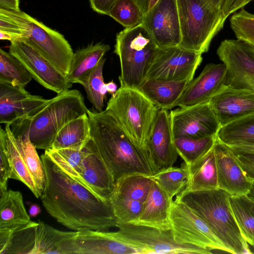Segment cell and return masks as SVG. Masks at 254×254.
Instances as JSON below:
<instances>
[{
	"label": "cell",
	"mask_w": 254,
	"mask_h": 254,
	"mask_svg": "<svg viewBox=\"0 0 254 254\" xmlns=\"http://www.w3.org/2000/svg\"><path fill=\"white\" fill-rule=\"evenodd\" d=\"M216 6L221 8L224 0H209Z\"/></svg>",
	"instance_id": "cell-51"
},
{
	"label": "cell",
	"mask_w": 254,
	"mask_h": 254,
	"mask_svg": "<svg viewBox=\"0 0 254 254\" xmlns=\"http://www.w3.org/2000/svg\"><path fill=\"white\" fill-rule=\"evenodd\" d=\"M169 218L177 242L231 254L208 225L183 202L172 200Z\"/></svg>",
	"instance_id": "cell-9"
},
{
	"label": "cell",
	"mask_w": 254,
	"mask_h": 254,
	"mask_svg": "<svg viewBox=\"0 0 254 254\" xmlns=\"http://www.w3.org/2000/svg\"><path fill=\"white\" fill-rule=\"evenodd\" d=\"M90 137L89 119L86 113L71 120L60 130L51 149L82 148Z\"/></svg>",
	"instance_id": "cell-29"
},
{
	"label": "cell",
	"mask_w": 254,
	"mask_h": 254,
	"mask_svg": "<svg viewBox=\"0 0 254 254\" xmlns=\"http://www.w3.org/2000/svg\"><path fill=\"white\" fill-rule=\"evenodd\" d=\"M173 200L170 199L159 185L153 181L148 195L144 202L143 210L132 223L162 230L171 229L169 216Z\"/></svg>",
	"instance_id": "cell-23"
},
{
	"label": "cell",
	"mask_w": 254,
	"mask_h": 254,
	"mask_svg": "<svg viewBox=\"0 0 254 254\" xmlns=\"http://www.w3.org/2000/svg\"><path fill=\"white\" fill-rule=\"evenodd\" d=\"M41 211L40 207L37 204H32L29 209V214L32 217L36 216Z\"/></svg>",
	"instance_id": "cell-50"
},
{
	"label": "cell",
	"mask_w": 254,
	"mask_h": 254,
	"mask_svg": "<svg viewBox=\"0 0 254 254\" xmlns=\"http://www.w3.org/2000/svg\"><path fill=\"white\" fill-rule=\"evenodd\" d=\"M49 100L30 94L24 87L0 82V123L10 125L33 116Z\"/></svg>",
	"instance_id": "cell-18"
},
{
	"label": "cell",
	"mask_w": 254,
	"mask_h": 254,
	"mask_svg": "<svg viewBox=\"0 0 254 254\" xmlns=\"http://www.w3.org/2000/svg\"><path fill=\"white\" fill-rule=\"evenodd\" d=\"M226 73L223 63L206 64L200 74L189 82L177 106L189 107L209 101L227 86Z\"/></svg>",
	"instance_id": "cell-19"
},
{
	"label": "cell",
	"mask_w": 254,
	"mask_h": 254,
	"mask_svg": "<svg viewBox=\"0 0 254 254\" xmlns=\"http://www.w3.org/2000/svg\"><path fill=\"white\" fill-rule=\"evenodd\" d=\"M230 195L220 189L183 192L175 199L190 208L211 229L232 254H253L231 210Z\"/></svg>",
	"instance_id": "cell-4"
},
{
	"label": "cell",
	"mask_w": 254,
	"mask_h": 254,
	"mask_svg": "<svg viewBox=\"0 0 254 254\" xmlns=\"http://www.w3.org/2000/svg\"><path fill=\"white\" fill-rule=\"evenodd\" d=\"M117 0H89L90 7L98 13L108 15L110 9Z\"/></svg>",
	"instance_id": "cell-45"
},
{
	"label": "cell",
	"mask_w": 254,
	"mask_h": 254,
	"mask_svg": "<svg viewBox=\"0 0 254 254\" xmlns=\"http://www.w3.org/2000/svg\"><path fill=\"white\" fill-rule=\"evenodd\" d=\"M118 231L112 232L119 240L135 248L139 254H211L212 251L181 244L174 239L171 229L162 230L133 223H118Z\"/></svg>",
	"instance_id": "cell-8"
},
{
	"label": "cell",
	"mask_w": 254,
	"mask_h": 254,
	"mask_svg": "<svg viewBox=\"0 0 254 254\" xmlns=\"http://www.w3.org/2000/svg\"><path fill=\"white\" fill-rule=\"evenodd\" d=\"M249 197L254 201V184L250 192L248 194Z\"/></svg>",
	"instance_id": "cell-54"
},
{
	"label": "cell",
	"mask_w": 254,
	"mask_h": 254,
	"mask_svg": "<svg viewBox=\"0 0 254 254\" xmlns=\"http://www.w3.org/2000/svg\"><path fill=\"white\" fill-rule=\"evenodd\" d=\"M229 203L242 236L254 248V201L248 195H230Z\"/></svg>",
	"instance_id": "cell-30"
},
{
	"label": "cell",
	"mask_w": 254,
	"mask_h": 254,
	"mask_svg": "<svg viewBox=\"0 0 254 254\" xmlns=\"http://www.w3.org/2000/svg\"><path fill=\"white\" fill-rule=\"evenodd\" d=\"M106 87L107 92L112 95H113L118 90L117 85L113 80L106 83Z\"/></svg>",
	"instance_id": "cell-49"
},
{
	"label": "cell",
	"mask_w": 254,
	"mask_h": 254,
	"mask_svg": "<svg viewBox=\"0 0 254 254\" xmlns=\"http://www.w3.org/2000/svg\"><path fill=\"white\" fill-rule=\"evenodd\" d=\"M248 89L254 91V77L251 79V80L249 82Z\"/></svg>",
	"instance_id": "cell-53"
},
{
	"label": "cell",
	"mask_w": 254,
	"mask_h": 254,
	"mask_svg": "<svg viewBox=\"0 0 254 254\" xmlns=\"http://www.w3.org/2000/svg\"><path fill=\"white\" fill-rule=\"evenodd\" d=\"M82 161L79 182L102 199L109 201L115 181L93 142L89 139Z\"/></svg>",
	"instance_id": "cell-21"
},
{
	"label": "cell",
	"mask_w": 254,
	"mask_h": 254,
	"mask_svg": "<svg viewBox=\"0 0 254 254\" xmlns=\"http://www.w3.org/2000/svg\"><path fill=\"white\" fill-rule=\"evenodd\" d=\"M79 91L68 89L57 94L33 116L9 125L14 136L27 135L37 149H50L60 130L67 123L86 113Z\"/></svg>",
	"instance_id": "cell-3"
},
{
	"label": "cell",
	"mask_w": 254,
	"mask_h": 254,
	"mask_svg": "<svg viewBox=\"0 0 254 254\" xmlns=\"http://www.w3.org/2000/svg\"><path fill=\"white\" fill-rule=\"evenodd\" d=\"M170 118L174 139L215 136L221 127L209 101L172 110Z\"/></svg>",
	"instance_id": "cell-13"
},
{
	"label": "cell",
	"mask_w": 254,
	"mask_h": 254,
	"mask_svg": "<svg viewBox=\"0 0 254 254\" xmlns=\"http://www.w3.org/2000/svg\"><path fill=\"white\" fill-rule=\"evenodd\" d=\"M230 23L237 39L254 47V14L242 8L234 13Z\"/></svg>",
	"instance_id": "cell-41"
},
{
	"label": "cell",
	"mask_w": 254,
	"mask_h": 254,
	"mask_svg": "<svg viewBox=\"0 0 254 254\" xmlns=\"http://www.w3.org/2000/svg\"><path fill=\"white\" fill-rule=\"evenodd\" d=\"M228 146L235 153L254 154V145H233Z\"/></svg>",
	"instance_id": "cell-47"
},
{
	"label": "cell",
	"mask_w": 254,
	"mask_h": 254,
	"mask_svg": "<svg viewBox=\"0 0 254 254\" xmlns=\"http://www.w3.org/2000/svg\"><path fill=\"white\" fill-rule=\"evenodd\" d=\"M0 193L7 190L8 180L11 179L12 170L3 146L0 145Z\"/></svg>",
	"instance_id": "cell-42"
},
{
	"label": "cell",
	"mask_w": 254,
	"mask_h": 254,
	"mask_svg": "<svg viewBox=\"0 0 254 254\" xmlns=\"http://www.w3.org/2000/svg\"><path fill=\"white\" fill-rule=\"evenodd\" d=\"M188 177V168L184 162L180 167H171L149 176L164 190L169 198L173 199L185 189Z\"/></svg>",
	"instance_id": "cell-33"
},
{
	"label": "cell",
	"mask_w": 254,
	"mask_h": 254,
	"mask_svg": "<svg viewBox=\"0 0 254 254\" xmlns=\"http://www.w3.org/2000/svg\"><path fill=\"white\" fill-rule=\"evenodd\" d=\"M153 180L148 176L132 174L115 182L114 193L124 197L144 202L149 192Z\"/></svg>",
	"instance_id": "cell-36"
},
{
	"label": "cell",
	"mask_w": 254,
	"mask_h": 254,
	"mask_svg": "<svg viewBox=\"0 0 254 254\" xmlns=\"http://www.w3.org/2000/svg\"><path fill=\"white\" fill-rule=\"evenodd\" d=\"M9 52L22 64L34 79L46 89L58 94L72 87L66 75L43 55L27 39L11 41Z\"/></svg>",
	"instance_id": "cell-11"
},
{
	"label": "cell",
	"mask_w": 254,
	"mask_h": 254,
	"mask_svg": "<svg viewBox=\"0 0 254 254\" xmlns=\"http://www.w3.org/2000/svg\"><path fill=\"white\" fill-rule=\"evenodd\" d=\"M41 158L45 184L40 198L57 222L75 231L117 227L118 221L110 201L63 171L45 152Z\"/></svg>",
	"instance_id": "cell-1"
},
{
	"label": "cell",
	"mask_w": 254,
	"mask_h": 254,
	"mask_svg": "<svg viewBox=\"0 0 254 254\" xmlns=\"http://www.w3.org/2000/svg\"><path fill=\"white\" fill-rule=\"evenodd\" d=\"M140 7L144 15L149 10V0H134Z\"/></svg>",
	"instance_id": "cell-48"
},
{
	"label": "cell",
	"mask_w": 254,
	"mask_h": 254,
	"mask_svg": "<svg viewBox=\"0 0 254 254\" xmlns=\"http://www.w3.org/2000/svg\"><path fill=\"white\" fill-rule=\"evenodd\" d=\"M105 110L114 116L136 145L146 150L159 108L139 88L121 85Z\"/></svg>",
	"instance_id": "cell-6"
},
{
	"label": "cell",
	"mask_w": 254,
	"mask_h": 254,
	"mask_svg": "<svg viewBox=\"0 0 254 254\" xmlns=\"http://www.w3.org/2000/svg\"><path fill=\"white\" fill-rule=\"evenodd\" d=\"M105 61L104 58L100 61L82 84L88 99L98 112L103 111L104 100L107 93L103 75Z\"/></svg>",
	"instance_id": "cell-38"
},
{
	"label": "cell",
	"mask_w": 254,
	"mask_h": 254,
	"mask_svg": "<svg viewBox=\"0 0 254 254\" xmlns=\"http://www.w3.org/2000/svg\"><path fill=\"white\" fill-rule=\"evenodd\" d=\"M217 136L193 138L180 137L174 139V144L178 154L184 162L190 165L214 145Z\"/></svg>",
	"instance_id": "cell-37"
},
{
	"label": "cell",
	"mask_w": 254,
	"mask_h": 254,
	"mask_svg": "<svg viewBox=\"0 0 254 254\" xmlns=\"http://www.w3.org/2000/svg\"><path fill=\"white\" fill-rule=\"evenodd\" d=\"M170 113L159 109L151 127L146 150L156 173L173 166L178 154L174 144Z\"/></svg>",
	"instance_id": "cell-17"
},
{
	"label": "cell",
	"mask_w": 254,
	"mask_h": 254,
	"mask_svg": "<svg viewBox=\"0 0 254 254\" xmlns=\"http://www.w3.org/2000/svg\"><path fill=\"white\" fill-rule=\"evenodd\" d=\"M14 137L25 164L42 195L45 184V174L43 162L38 156L37 148L27 135Z\"/></svg>",
	"instance_id": "cell-34"
},
{
	"label": "cell",
	"mask_w": 254,
	"mask_h": 254,
	"mask_svg": "<svg viewBox=\"0 0 254 254\" xmlns=\"http://www.w3.org/2000/svg\"><path fill=\"white\" fill-rule=\"evenodd\" d=\"M214 148L218 189L231 196L248 195L254 183L239 164L235 153L217 136Z\"/></svg>",
	"instance_id": "cell-16"
},
{
	"label": "cell",
	"mask_w": 254,
	"mask_h": 254,
	"mask_svg": "<svg viewBox=\"0 0 254 254\" xmlns=\"http://www.w3.org/2000/svg\"><path fill=\"white\" fill-rule=\"evenodd\" d=\"M214 146V145L192 163L187 165L188 177L187 185L182 191L218 189Z\"/></svg>",
	"instance_id": "cell-24"
},
{
	"label": "cell",
	"mask_w": 254,
	"mask_h": 254,
	"mask_svg": "<svg viewBox=\"0 0 254 254\" xmlns=\"http://www.w3.org/2000/svg\"><path fill=\"white\" fill-rule=\"evenodd\" d=\"M158 48L179 46L181 41L176 0H159L142 23Z\"/></svg>",
	"instance_id": "cell-15"
},
{
	"label": "cell",
	"mask_w": 254,
	"mask_h": 254,
	"mask_svg": "<svg viewBox=\"0 0 254 254\" xmlns=\"http://www.w3.org/2000/svg\"><path fill=\"white\" fill-rule=\"evenodd\" d=\"M0 233H11L32 221L22 193L17 190H7L0 193Z\"/></svg>",
	"instance_id": "cell-25"
},
{
	"label": "cell",
	"mask_w": 254,
	"mask_h": 254,
	"mask_svg": "<svg viewBox=\"0 0 254 254\" xmlns=\"http://www.w3.org/2000/svg\"><path fill=\"white\" fill-rule=\"evenodd\" d=\"M189 82L146 79L138 88L159 109L168 110L177 106Z\"/></svg>",
	"instance_id": "cell-26"
},
{
	"label": "cell",
	"mask_w": 254,
	"mask_h": 254,
	"mask_svg": "<svg viewBox=\"0 0 254 254\" xmlns=\"http://www.w3.org/2000/svg\"><path fill=\"white\" fill-rule=\"evenodd\" d=\"M217 54L226 68V85L248 89L254 77V47L240 40L221 42Z\"/></svg>",
	"instance_id": "cell-14"
},
{
	"label": "cell",
	"mask_w": 254,
	"mask_h": 254,
	"mask_svg": "<svg viewBox=\"0 0 254 254\" xmlns=\"http://www.w3.org/2000/svg\"><path fill=\"white\" fill-rule=\"evenodd\" d=\"M181 41L179 46L202 54L227 18L209 0H176Z\"/></svg>",
	"instance_id": "cell-5"
},
{
	"label": "cell",
	"mask_w": 254,
	"mask_h": 254,
	"mask_svg": "<svg viewBox=\"0 0 254 254\" xmlns=\"http://www.w3.org/2000/svg\"><path fill=\"white\" fill-rule=\"evenodd\" d=\"M118 223H132L142 212L144 202L113 192L110 198Z\"/></svg>",
	"instance_id": "cell-40"
},
{
	"label": "cell",
	"mask_w": 254,
	"mask_h": 254,
	"mask_svg": "<svg viewBox=\"0 0 254 254\" xmlns=\"http://www.w3.org/2000/svg\"><path fill=\"white\" fill-rule=\"evenodd\" d=\"M209 103L222 127L254 114V91L226 86Z\"/></svg>",
	"instance_id": "cell-20"
},
{
	"label": "cell",
	"mask_w": 254,
	"mask_h": 254,
	"mask_svg": "<svg viewBox=\"0 0 254 254\" xmlns=\"http://www.w3.org/2000/svg\"><path fill=\"white\" fill-rule=\"evenodd\" d=\"M28 29L29 41L65 75L69 72L74 53L64 35L26 13L19 11Z\"/></svg>",
	"instance_id": "cell-12"
},
{
	"label": "cell",
	"mask_w": 254,
	"mask_h": 254,
	"mask_svg": "<svg viewBox=\"0 0 254 254\" xmlns=\"http://www.w3.org/2000/svg\"><path fill=\"white\" fill-rule=\"evenodd\" d=\"M0 145L3 146L11 166V179L21 182L36 197H40L41 194L25 164L15 137L8 124L5 125L4 129L0 127Z\"/></svg>",
	"instance_id": "cell-28"
},
{
	"label": "cell",
	"mask_w": 254,
	"mask_h": 254,
	"mask_svg": "<svg viewBox=\"0 0 254 254\" xmlns=\"http://www.w3.org/2000/svg\"><path fill=\"white\" fill-rule=\"evenodd\" d=\"M202 60V54L180 46L157 47L145 79L190 82Z\"/></svg>",
	"instance_id": "cell-10"
},
{
	"label": "cell",
	"mask_w": 254,
	"mask_h": 254,
	"mask_svg": "<svg viewBox=\"0 0 254 254\" xmlns=\"http://www.w3.org/2000/svg\"><path fill=\"white\" fill-rule=\"evenodd\" d=\"M254 0H224L221 9L226 17Z\"/></svg>",
	"instance_id": "cell-44"
},
{
	"label": "cell",
	"mask_w": 254,
	"mask_h": 254,
	"mask_svg": "<svg viewBox=\"0 0 254 254\" xmlns=\"http://www.w3.org/2000/svg\"><path fill=\"white\" fill-rule=\"evenodd\" d=\"M74 254H139L137 250L119 240L112 232L90 229L77 231Z\"/></svg>",
	"instance_id": "cell-22"
},
{
	"label": "cell",
	"mask_w": 254,
	"mask_h": 254,
	"mask_svg": "<svg viewBox=\"0 0 254 254\" xmlns=\"http://www.w3.org/2000/svg\"><path fill=\"white\" fill-rule=\"evenodd\" d=\"M217 136L228 145H254V114L221 127Z\"/></svg>",
	"instance_id": "cell-31"
},
{
	"label": "cell",
	"mask_w": 254,
	"mask_h": 254,
	"mask_svg": "<svg viewBox=\"0 0 254 254\" xmlns=\"http://www.w3.org/2000/svg\"><path fill=\"white\" fill-rule=\"evenodd\" d=\"M125 28L142 23L144 14L134 0H117L108 15Z\"/></svg>",
	"instance_id": "cell-39"
},
{
	"label": "cell",
	"mask_w": 254,
	"mask_h": 254,
	"mask_svg": "<svg viewBox=\"0 0 254 254\" xmlns=\"http://www.w3.org/2000/svg\"><path fill=\"white\" fill-rule=\"evenodd\" d=\"M110 49L109 45L97 43L76 51L73 54L70 69L66 75L68 82L82 85Z\"/></svg>",
	"instance_id": "cell-27"
},
{
	"label": "cell",
	"mask_w": 254,
	"mask_h": 254,
	"mask_svg": "<svg viewBox=\"0 0 254 254\" xmlns=\"http://www.w3.org/2000/svg\"><path fill=\"white\" fill-rule=\"evenodd\" d=\"M159 0H149V10L152 8Z\"/></svg>",
	"instance_id": "cell-52"
},
{
	"label": "cell",
	"mask_w": 254,
	"mask_h": 254,
	"mask_svg": "<svg viewBox=\"0 0 254 254\" xmlns=\"http://www.w3.org/2000/svg\"><path fill=\"white\" fill-rule=\"evenodd\" d=\"M234 153L239 164L254 183V154Z\"/></svg>",
	"instance_id": "cell-43"
},
{
	"label": "cell",
	"mask_w": 254,
	"mask_h": 254,
	"mask_svg": "<svg viewBox=\"0 0 254 254\" xmlns=\"http://www.w3.org/2000/svg\"><path fill=\"white\" fill-rule=\"evenodd\" d=\"M90 139L115 182L132 174L151 176L156 172L147 151L136 145L108 111L88 109Z\"/></svg>",
	"instance_id": "cell-2"
},
{
	"label": "cell",
	"mask_w": 254,
	"mask_h": 254,
	"mask_svg": "<svg viewBox=\"0 0 254 254\" xmlns=\"http://www.w3.org/2000/svg\"><path fill=\"white\" fill-rule=\"evenodd\" d=\"M20 0H0V8L9 10H20Z\"/></svg>",
	"instance_id": "cell-46"
},
{
	"label": "cell",
	"mask_w": 254,
	"mask_h": 254,
	"mask_svg": "<svg viewBox=\"0 0 254 254\" xmlns=\"http://www.w3.org/2000/svg\"><path fill=\"white\" fill-rule=\"evenodd\" d=\"M33 79L22 64L9 52L0 49V82L24 87Z\"/></svg>",
	"instance_id": "cell-32"
},
{
	"label": "cell",
	"mask_w": 254,
	"mask_h": 254,
	"mask_svg": "<svg viewBox=\"0 0 254 254\" xmlns=\"http://www.w3.org/2000/svg\"><path fill=\"white\" fill-rule=\"evenodd\" d=\"M157 47L142 24L117 34L114 52L120 60L121 85L139 87L146 79Z\"/></svg>",
	"instance_id": "cell-7"
},
{
	"label": "cell",
	"mask_w": 254,
	"mask_h": 254,
	"mask_svg": "<svg viewBox=\"0 0 254 254\" xmlns=\"http://www.w3.org/2000/svg\"><path fill=\"white\" fill-rule=\"evenodd\" d=\"M85 146L82 148L51 149L45 152L63 171L79 182L82 161L86 153Z\"/></svg>",
	"instance_id": "cell-35"
}]
</instances>
